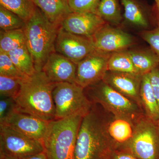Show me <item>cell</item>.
Instances as JSON below:
<instances>
[{"label": "cell", "mask_w": 159, "mask_h": 159, "mask_svg": "<svg viewBox=\"0 0 159 159\" xmlns=\"http://www.w3.org/2000/svg\"><path fill=\"white\" fill-rule=\"evenodd\" d=\"M107 120L93 103L83 117L75 149V159H111L116 149L107 130Z\"/></svg>", "instance_id": "1"}, {"label": "cell", "mask_w": 159, "mask_h": 159, "mask_svg": "<svg viewBox=\"0 0 159 159\" xmlns=\"http://www.w3.org/2000/svg\"><path fill=\"white\" fill-rule=\"evenodd\" d=\"M54 83L42 71L23 79L19 93L14 99L16 110L48 122L54 120Z\"/></svg>", "instance_id": "2"}, {"label": "cell", "mask_w": 159, "mask_h": 159, "mask_svg": "<svg viewBox=\"0 0 159 159\" xmlns=\"http://www.w3.org/2000/svg\"><path fill=\"white\" fill-rule=\"evenodd\" d=\"M60 27L50 22L37 7L34 14L25 23L23 29L26 46L36 72L42 71L50 54L55 52V43Z\"/></svg>", "instance_id": "3"}, {"label": "cell", "mask_w": 159, "mask_h": 159, "mask_svg": "<svg viewBox=\"0 0 159 159\" xmlns=\"http://www.w3.org/2000/svg\"><path fill=\"white\" fill-rule=\"evenodd\" d=\"M83 117L74 115L49 122L42 142L48 159H75L77 134Z\"/></svg>", "instance_id": "4"}, {"label": "cell", "mask_w": 159, "mask_h": 159, "mask_svg": "<svg viewBox=\"0 0 159 159\" xmlns=\"http://www.w3.org/2000/svg\"><path fill=\"white\" fill-rule=\"evenodd\" d=\"M85 89H88L87 91L84 90L86 95L93 103L101 105L114 116L136 122L145 115L138 103L115 90L102 80Z\"/></svg>", "instance_id": "5"}, {"label": "cell", "mask_w": 159, "mask_h": 159, "mask_svg": "<svg viewBox=\"0 0 159 159\" xmlns=\"http://www.w3.org/2000/svg\"><path fill=\"white\" fill-rule=\"evenodd\" d=\"M52 96L55 106V119L77 115L84 116L93 105L86 95L84 89L76 83H54Z\"/></svg>", "instance_id": "6"}, {"label": "cell", "mask_w": 159, "mask_h": 159, "mask_svg": "<svg viewBox=\"0 0 159 159\" xmlns=\"http://www.w3.org/2000/svg\"><path fill=\"white\" fill-rule=\"evenodd\" d=\"M138 159H159V134L157 122L145 116L135 123L132 138L122 148Z\"/></svg>", "instance_id": "7"}, {"label": "cell", "mask_w": 159, "mask_h": 159, "mask_svg": "<svg viewBox=\"0 0 159 159\" xmlns=\"http://www.w3.org/2000/svg\"><path fill=\"white\" fill-rule=\"evenodd\" d=\"M1 157L20 159L44 151L43 143L12 129L0 124Z\"/></svg>", "instance_id": "8"}, {"label": "cell", "mask_w": 159, "mask_h": 159, "mask_svg": "<svg viewBox=\"0 0 159 159\" xmlns=\"http://www.w3.org/2000/svg\"><path fill=\"white\" fill-rule=\"evenodd\" d=\"M55 51L77 64L96 49L92 37L73 34L61 26L55 43Z\"/></svg>", "instance_id": "9"}, {"label": "cell", "mask_w": 159, "mask_h": 159, "mask_svg": "<svg viewBox=\"0 0 159 159\" xmlns=\"http://www.w3.org/2000/svg\"><path fill=\"white\" fill-rule=\"evenodd\" d=\"M111 54L95 51L77 64L75 82L85 89L102 81Z\"/></svg>", "instance_id": "10"}, {"label": "cell", "mask_w": 159, "mask_h": 159, "mask_svg": "<svg viewBox=\"0 0 159 159\" xmlns=\"http://www.w3.org/2000/svg\"><path fill=\"white\" fill-rule=\"evenodd\" d=\"M49 122L15 110L0 124L7 125L29 138L42 143Z\"/></svg>", "instance_id": "11"}, {"label": "cell", "mask_w": 159, "mask_h": 159, "mask_svg": "<svg viewBox=\"0 0 159 159\" xmlns=\"http://www.w3.org/2000/svg\"><path fill=\"white\" fill-rule=\"evenodd\" d=\"M92 38L96 51L109 54L125 51L133 43L132 37L128 33L107 25Z\"/></svg>", "instance_id": "12"}, {"label": "cell", "mask_w": 159, "mask_h": 159, "mask_svg": "<svg viewBox=\"0 0 159 159\" xmlns=\"http://www.w3.org/2000/svg\"><path fill=\"white\" fill-rule=\"evenodd\" d=\"M142 76L138 74L107 71L102 81L142 108L140 99Z\"/></svg>", "instance_id": "13"}, {"label": "cell", "mask_w": 159, "mask_h": 159, "mask_svg": "<svg viewBox=\"0 0 159 159\" xmlns=\"http://www.w3.org/2000/svg\"><path fill=\"white\" fill-rule=\"evenodd\" d=\"M106 24L104 20L95 13L71 12L64 20L61 27L73 34L93 37Z\"/></svg>", "instance_id": "14"}, {"label": "cell", "mask_w": 159, "mask_h": 159, "mask_svg": "<svg viewBox=\"0 0 159 159\" xmlns=\"http://www.w3.org/2000/svg\"><path fill=\"white\" fill-rule=\"evenodd\" d=\"M77 64L62 54L55 52L50 54L42 71L53 83H75Z\"/></svg>", "instance_id": "15"}, {"label": "cell", "mask_w": 159, "mask_h": 159, "mask_svg": "<svg viewBox=\"0 0 159 159\" xmlns=\"http://www.w3.org/2000/svg\"><path fill=\"white\" fill-rule=\"evenodd\" d=\"M135 123L132 120L113 116L107 122V130L116 149L122 148L132 138Z\"/></svg>", "instance_id": "16"}, {"label": "cell", "mask_w": 159, "mask_h": 159, "mask_svg": "<svg viewBox=\"0 0 159 159\" xmlns=\"http://www.w3.org/2000/svg\"><path fill=\"white\" fill-rule=\"evenodd\" d=\"M50 22L61 26L64 20L71 11L68 0H33Z\"/></svg>", "instance_id": "17"}, {"label": "cell", "mask_w": 159, "mask_h": 159, "mask_svg": "<svg viewBox=\"0 0 159 159\" xmlns=\"http://www.w3.org/2000/svg\"><path fill=\"white\" fill-rule=\"evenodd\" d=\"M140 99L145 116L157 123L159 120V106L151 84L149 73L142 75Z\"/></svg>", "instance_id": "18"}, {"label": "cell", "mask_w": 159, "mask_h": 159, "mask_svg": "<svg viewBox=\"0 0 159 159\" xmlns=\"http://www.w3.org/2000/svg\"><path fill=\"white\" fill-rule=\"evenodd\" d=\"M137 74L142 75L159 66V60L152 50L150 51H128Z\"/></svg>", "instance_id": "19"}, {"label": "cell", "mask_w": 159, "mask_h": 159, "mask_svg": "<svg viewBox=\"0 0 159 159\" xmlns=\"http://www.w3.org/2000/svg\"><path fill=\"white\" fill-rule=\"evenodd\" d=\"M8 54L12 62L23 74L31 76L36 73L33 59L27 46L12 50Z\"/></svg>", "instance_id": "20"}, {"label": "cell", "mask_w": 159, "mask_h": 159, "mask_svg": "<svg viewBox=\"0 0 159 159\" xmlns=\"http://www.w3.org/2000/svg\"><path fill=\"white\" fill-rule=\"evenodd\" d=\"M25 45L26 38L24 29L8 31L1 30L0 52L8 54L12 50Z\"/></svg>", "instance_id": "21"}, {"label": "cell", "mask_w": 159, "mask_h": 159, "mask_svg": "<svg viewBox=\"0 0 159 159\" xmlns=\"http://www.w3.org/2000/svg\"><path fill=\"white\" fill-rule=\"evenodd\" d=\"M121 2L126 20L139 27H148V20L145 11L138 2L135 0H121Z\"/></svg>", "instance_id": "22"}, {"label": "cell", "mask_w": 159, "mask_h": 159, "mask_svg": "<svg viewBox=\"0 0 159 159\" xmlns=\"http://www.w3.org/2000/svg\"><path fill=\"white\" fill-rule=\"evenodd\" d=\"M0 5L28 21L34 14L37 6L33 0H0Z\"/></svg>", "instance_id": "23"}, {"label": "cell", "mask_w": 159, "mask_h": 159, "mask_svg": "<svg viewBox=\"0 0 159 159\" xmlns=\"http://www.w3.org/2000/svg\"><path fill=\"white\" fill-rule=\"evenodd\" d=\"M107 70L137 74L128 51L125 50L111 54L108 61Z\"/></svg>", "instance_id": "24"}, {"label": "cell", "mask_w": 159, "mask_h": 159, "mask_svg": "<svg viewBox=\"0 0 159 159\" xmlns=\"http://www.w3.org/2000/svg\"><path fill=\"white\" fill-rule=\"evenodd\" d=\"M96 14L106 22L119 24L122 17L118 0H100Z\"/></svg>", "instance_id": "25"}, {"label": "cell", "mask_w": 159, "mask_h": 159, "mask_svg": "<svg viewBox=\"0 0 159 159\" xmlns=\"http://www.w3.org/2000/svg\"><path fill=\"white\" fill-rule=\"evenodd\" d=\"M25 22L14 12L0 5V28L1 31L23 29Z\"/></svg>", "instance_id": "26"}, {"label": "cell", "mask_w": 159, "mask_h": 159, "mask_svg": "<svg viewBox=\"0 0 159 159\" xmlns=\"http://www.w3.org/2000/svg\"><path fill=\"white\" fill-rule=\"evenodd\" d=\"M23 80L0 75L1 97L15 99L20 90Z\"/></svg>", "instance_id": "27"}, {"label": "cell", "mask_w": 159, "mask_h": 159, "mask_svg": "<svg viewBox=\"0 0 159 159\" xmlns=\"http://www.w3.org/2000/svg\"><path fill=\"white\" fill-rule=\"evenodd\" d=\"M0 75L24 79L28 76L16 68L8 54L0 52Z\"/></svg>", "instance_id": "28"}, {"label": "cell", "mask_w": 159, "mask_h": 159, "mask_svg": "<svg viewBox=\"0 0 159 159\" xmlns=\"http://www.w3.org/2000/svg\"><path fill=\"white\" fill-rule=\"evenodd\" d=\"M72 12L96 13L100 0H68Z\"/></svg>", "instance_id": "29"}, {"label": "cell", "mask_w": 159, "mask_h": 159, "mask_svg": "<svg viewBox=\"0 0 159 159\" xmlns=\"http://www.w3.org/2000/svg\"><path fill=\"white\" fill-rule=\"evenodd\" d=\"M142 38L150 45L152 50L159 60V27L152 30L145 31Z\"/></svg>", "instance_id": "30"}, {"label": "cell", "mask_w": 159, "mask_h": 159, "mask_svg": "<svg viewBox=\"0 0 159 159\" xmlns=\"http://www.w3.org/2000/svg\"><path fill=\"white\" fill-rule=\"evenodd\" d=\"M16 109L14 99L9 97H1L0 100V124Z\"/></svg>", "instance_id": "31"}, {"label": "cell", "mask_w": 159, "mask_h": 159, "mask_svg": "<svg viewBox=\"0 0 159 159\" xmlns=\"http://www.w3.org/2000/svg\"><path fill=\"white\" fill-rule=\"evenodd\" d=\"M159 66L149 73L151 84L159 106Z\"/></svg>", "instance_id": "32"}, {"label": "cell", "mask_w": 159, "mask_h": 159, "mask_svg": "<svg viewBox=\"0 0 159 159\" xmlns=\"http://www.w3.org/2000/svg\"><path fill=\"white\" fill-rule=\"evenodd\" d=\"M111 159H138L126 151L115 149L112 154Z\"/></svg>", "instance_id": "33"}, {"label": "cell", "mask_w": 159, "mask_h": 159, "mask_svg": "<svg viewBox=\"0 0 159 159\" xmlns=\"http://www.w3.org/2000/svg\"><path fill=\"white\" fill-rule=\"evenodd\" d=\"M20 159H48L45 152H39Z\"/></svg>", "instance_id": "34"}, {"label": "cell", "mask_w": 159, "mask_h": 159, "mask_svg": "<svg viewBox=\"0 0 159 159\" xmlns=\"http://www.w3.org/2000/svg\"><path fill=\"white\" fill-rule=\"evenodd\" d=\"M155 9L157 16L159 21V0H157L155 2Z\"/></svg>", "instance_id": "35"}, {"label": "cell", "mask_w": 159, "mask_h": 159, "mask_svg": "<svg viewBox=\"0 0 159 159\" xmlns=\"http://www.w3.org/2000/svg\"><path fill=\"white\" fill-rule=\"evenodd\" d=\"M1 159H20L17 158L9 157H1Z\"/></svg>", "instance_id": "36"}, {"label": "cell", "mask_w": 159, "mask_h": 159, "mask_svg": "<svg viewBox=\"0 0 159 159\" xmlns=\"http://www.w3.org/2000/svg\"><path fill=\"white\" fill-rule=\"evenodd\" d=\"M157 125L158 130V132L159 134V120L158 122L157 123Z\"/></svg>", "instance_id": "37"}, {"label": "cell", "mask_w": 159, "mask_h": 159, "mask_svg": "<svg viewBox=\"0 0 159 159\" xmlns=\"http://www.w3.org/2000/svg\"><path fill=\"white\" fill-rule=\"evenodd\" d=\"M154 1H155V2H156V1H157V0H154Z\"/></svg>", "instance_id": "38"}]
</instances>
